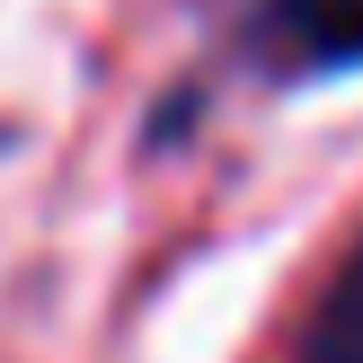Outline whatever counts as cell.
Segmentation results:
<instances>
[{
    "mask_svg": "<svg viewBox=\"0 0 363 363\" xmlns=\"http://www.w3.org/2000/svg\"><path fill=\"white\" fill-rule=\"evenodd\" d=\"M284 45L311 62H363V0H284Z\"/></svg>",
    "mask_w": 363,
    "mask_h": 363,
    "instance_id": "6da1fadb",
    "label": "cell"
},
{
    "mask_svg": "<svg viewBox=\"0 0 363 363\" xmlns=\"http://www.w3.org/2000/svg\"><path fill=\"white\" fill-rule=\"evenodd\" d=\"M311 363H363V257H354V275L337 284L328 319H319V346H311Z\"/></svg>",
    "mask_w": 363,
    "mask_h": 363,
    "instance_id": "7a4b0ae2",
    "label": "cell"
}]
</instances>
